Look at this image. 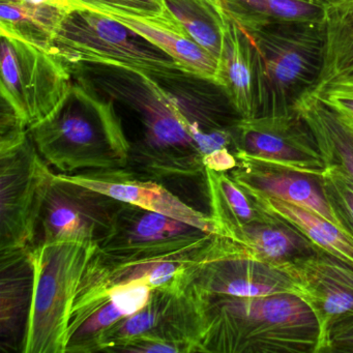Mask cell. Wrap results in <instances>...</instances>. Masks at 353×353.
Instances as JSON below:
<instances>
[{
	"label": "cell",
	"mask_w": 353,
	"mask_h": 353,
	"mask_svg": "<svg viewBox=\"0 0 353 353\" xmlns=\"http://www.w3.org/2000/svg\"><path fill=\"white\" fill-rule=\"evenodd\" d=\"M98 65L90 71L102 90L129 107L141 123V138L131 144L128 168L157 181L205 174L201 152L176 97L143 72Z\"/></svg>",
	"instance_id": "6da1fadb"
},
{
	"label": "cell",
	"mask_w": 353,
	"mask_h": 353,
	"mask_svg": "<svg viewBox=\"0 0 353 353\" xmlns=\"http://www.w3.org/2000/svg\"><path fill=\"white\" fill-rule=\"evenodd\" d=\"M320 327L299 295L205 294L203 352L317 353Z\"/></svg>",
	"instance_id": "7a4b0ae2"
},
{
	"label": "cell",
	"mask_w": 353,
	"mask_h": 353,
	"mask_svg": "<svg viewBox=\"0 0 353 353\" xmlns=\"http://www.w3.org/2000/svg\"><path fill=\"white\" fill-rule=\"evenodd\" d=\"M28 133L61 174L129 167L131 142L112 99L104 100L83 83L72 84L57 109Z\"/></svg>",
	"instance_id": "3957f363"
},
{
	"label": "cell",
	"mask_w": 353,
	"mask_h": 353,
	"mask_svg": "<svg viewBox=\"0 0 353 353\" xmlns=\"http://www.w3.org/2000/svg\"><path fill=\"white\" fill-rule=\"evenodd\" d=\"M245 32L257 61V117L291 112L319 79L325 23L286 22Z\"/></svg>",
	"instance_id": "277c9868"
},
{
	"label": "cell",
	"mask_w": 353,
	"mask_h": 353,
	"mask_svg": "<svg viewBox=\"0 0 353 353\" xmlns=\"http://www.w3.org/2000/svg\"><path fill=\"white\" fill-rule=\"evenodd\" d=\"M49 52L67 65H113L143 72L158 80L196 77L135 30L85 8L68 12Z\"/></svg>",
	"instance_id": "5b68a950"
},
{
	"label": "cell",
	"mask_w": 353,
	"mask_h": 353,
	"mask_svg": "<svg viewBox=\"0 0 353 353\" xmlns=\"http://www.w3.org/2000/svg\"><path fill=\"white\" fill-rule=\"evenodd\" d=\"M98 245L78 241L32 247L34 287L23 353H65L78 287Z\"/></svg>",
	"instance_id": "8992f818"
},
{
	"label": "cell",
	"mask_w": 353,
	"mask_h": 353,
	"mask_svg": "<svg viewBox=\"0 0 353 353\" xmlns=\"http://www.w3.org/2000/svg\"><path fill=\"white\" fill-rule=\"evenodd\" d=\"M53 177L30 134L17 145L0 150V250L36 245Z\"/></svg>",
	"instance_id": "52a82bcc"
},
{
	"label": "cell",
	"mask_w": 353,
	"mask_h": 353,
	"mask_svg": "<svg viewBox=\"0 0 353 353\" xmlns=\"http://www.w3.org/2000/svg\"><path fill=\"white\" fill-rule=\"evenodd\" d=\"M0 36V96L32 127L50 115L69 92V67L49 51Z\"/></svg>",
	"instance_id": "ba28073f"
},
{
	"label": "cell",
	"mask_w": 353,
	"mask_h": 353,
	"mask_svg": "<svg viewBox=\"0 0 353 353\" xmlns=\"http://www.w3.org/2000/svg\"><path fill=\"white\" fill-rule=\"evenodd\" d=\"M205 294L189 280L154 289L148 305L105 334L101 351L117 343L148 339L179 345L185 352H203Z\"/></svg>",
	"instance_id": "9c48e42d"
},
{
	"label": "cell",
	"mask_w": 353,
	"mask_h": 353,
	"mask_svg": "<svg viewBox=\"0 0 353 353\" xmlns=\"http://www.w3.org/2000/svg\"><path fill=\"white\" fill-rule=\"evenodd\" d=\"M200 292L218 296L252 297L294 293L299 288L281 266L258 259L245 245L216 235L203 257L188 272Z\"/></svg>",
	"instance_id": "30bf717a"
},
{
	"label": "cell",
	"mask_w": 353,
	"mask_h": 353,
	"mask_svg": "<svg viewBox=\"0 0 353 353\" xmlns=\"http://www.w3.org/2000/svg\"><path fill=\"white\" fill-rule=\"evenodd\" d=\"M216 235L171 216L123 203L110 234L98 248L121 261L161 259L194 253Z\"/></svg>",
	"instance_id": "8fae6325"
},
{
	"label": "cell",
	"mask_w": 353,
	"mask_h": 353,
	"mask_svg": "<svg viewBox=\"0 0 353 353\" xmlns=\"http://www.w3.org/2000/svg\"><path fill=\"white\" fill-rule=\"evenodd\" d=\"M123 202L54 174L41 210L38 243L99 245L112 230ZM39 234V232H38Z\"/></svg>",
	"instance_id": "7c38bea8"
},
{
	"label": "cell",
	"mask_w": 353,
	"mask_h": 353,
	"mask_svg": "<svg viewBox=\"0 0 353 353\" xmlns=\"http://www.w3.org/2000/svg\"><path fill=\"white\" fill-rule=\"evenodd\" d=\"M235 154L322 175L326 164L309 125L296 110L276 117L239 119Z\"/></svg>",
	"instance_id": "4fadbf2b"
},
{
	"label": "cell",
	"mask_w": 353,
	"mask_h": 353,
	"mask_svg": "<svg viewBox=\"0 0 353 353\" xmlns=\"http://www.w3.org/2000/svg\"><path fill=\"white\" fill-rule=\"evenodd\" d=\"M280 266L315 314L320 327V346L330 324L353 313V262L319 250L313 255Z\"/></svg>",
	"instance_id": "5bb4252c"
},
{
	"label": "cell",
	"mask_w": 353,
	"mask_h": 353,
	"mask_svg": "<svg viewBox=\"0 0 353 353\" xmlns=\"http://www.w3.org/2000/svg\"><path fill=\"white\" fill-rule=\"evenodd\" d=\"M90 189L102 192L123 203L159 212L193 225L212 234H220L210 214H205L181 201L157 179L144 176L129 168L86 171L76 174H61Z\"/></svg>",
	"instance_id": "9a60e30c"
},
{
	"label": "cell",
	"mask_w": 353,
	"mask_h": 353,
	"mask_svg": "<svg viewBox=\"0 0 353 353\" xmlns=\"http://www.w3.org/2000/svg\"><path fill=\"white\" fill-rule=\"evenodd\" d=\"M235 156L237 166L228 173L243 189L256 195L276 198L307 208L340 227L326 200L321 175L279 166L241 154Z\"/></svg>",
	"instance_id": "2e32d148"
},
{
	"label": "cell",
	"mask_w": 353,
	"mask_h": 353,
	"mask_svg": "<svg viewBox=\"0 0 353 353\" xmlns=\"http://www.w3.org/2000/svg\"><path fill=\"white\" fill-rule=\"evenodd\" d=\"M34 287L32 248L0 250L1 348L23 349Z\"/></svg>",
	"instance_id": "e0dca14e"
},
{
	"label": "cell",
	"mask_w": 353,
	"mask_h": 353,
	"mask_svg": "<svg viewBox=\"0 0 353 353\" xmlns=\"http://www.w3.org/2000/svg\"><path fill=\"white\" fill-rule=\"evenodd\" d=\"M216 85L222 88L241 119L258 115L257 61L249 34L228 18Z\"/></svg>",
	"instance_id": "ac0fdd59"
},
{
	"label": "cell",
	"mask_w": 353,
	"mask_h": 353,
	"mask_svg": "<svg viewBox=\"0 0 353 353\" xmlns=\"http://www.w3.org/2000/svg\"><path fill=\"white\" fill-rule=\"evenodd\" d=\"M268 212L266 218L245 225L231 239L245 245L258 259L278 266L319 251L294 225Z\"/></svg>",
	"instance_id": "d6986e66"
},
{
	"label": "cell",
	"mask_w": 353,
	"mask_h": 353,
	"mask_svg": "<svg viewBox=\"0 0 353 353\" xmlns=\"http://www.w3.org/2000/svg\"><path fill=\"white\" fill-rule=\"evenodd\" d=\"M295 110L315 136L326 166H336L353 181V121L307 92Z\"/></svg>",
	"instance_id": "ffe728a7"
},
{
	"label": "cell",
	"mask_w": 353,
	"mask_h": 353,
	"mask_svg": "<svg viewBox=\"0 0 353 353\" xmlns=\"http://www.w3.org/2000/svg\"><path fill=\"white\" fill-rule=\"evenodd\" d=\"M75 7L85 8V9L99 12L103 15L108 16L125 24L128 28H132L144 38L148 39L152 44L164 50L167 54L176 59L192 75L216 84L218 59H214L210 52L204 50L202 47L188 39L187 37L171 32L166 28L152 26L139 18H136L135 16L130 15L114 8L85 5L74 6L73 8Z\"/></svg>",
	"instance_id": "44dd1931"
},
{
	"label": "cell",
	"mask_w": 353,
	"mask_h": 353,
	"mask_svg": "<svg viewBox=\"0 0 353 353\" xmlns=\"http://www.w3.org/2000/svg\"><path fill=\"white\" fill-rule=\"evenodd\" d=\"M323 68L312 94L339 83L353 84V0H325Z\"/></svg>",
	"instance_id": "7402d4cb"
},
{
	"label": "cell",
	"mask_w": 353,
	"mask_h": 353,
	"mask_svg": "<svg viewBox=\"0 0 353 353\" xmlns=\"http://www.w3.org/2000/svg\"><path fill=\"white\" fill-rule=\"evenodd\" d=\"M245 30L286 22L325 23V0H216Z\"/></svg>",
	"instance_id": "603a6c76"
},
{
	"label": "cell",
	"mask_w": 353,
	"mask_h": 353,
	"mask_svg": "<svg viewBox=\"0 0 353 353\" xmlns=\"http://www.w3.org/2000/svg\"><path fill=\"white\" fill-rule=\"evenodd\" d=\"M204 176L210 198V216L222 236L232 239L245 225L270 214L228 172L205 169Z\"/></svg>",
	"instance_id": "cb8c5ba5"
},
{
	"label": "cell",
	"mask_w": 353,
	"mask_h": 353,
	"mask_svg": "<svg viewBox=\"0 0 353 353\" xmlns=\"http://www.w3.org/2000/svg\"><path fill=\"white\" fill-rule=\"evenodd\" d=\"M69 11L57 6L1 0L0 34L49 51L55 34Z\"/></svg>",
	"instance_id": "d4e9b609"
},
{
	"label": "cell",
	"mask_w": 353,
	"mask_h": 353,
	"mask_svg": "<svg viewBox=\"0 0 353 353\" xmlns=\"http://www.w3.org/2000/svg\"><path fill=\"white\" fill-rule=\"evenodd\" d=\"M185 37L216 59L222 54L228 17L216 0H162Z\"/></svg>",
	"instance_id": "484cf974"
},
{
	"label": "cell",
	"mask_w": 353,
	"mask_h": 353,
	"mask_svg": "<svg viewBox=\"0 0 353 353\" xmlns=\"http://www.w3.org/2000/svg\"><path fill=\"white\" fill-rule=\"evenodd\" d=\"M250 194L264 208L294 225L320 250L353 262V237L334 223L301 206L276 198Z\"/></svg>",
	"instance_id": "4316f807"
},
{
	"label": "cell",
	"mask_w": 353,
	"mask_h": 353,
	"mask_svg": "<svg viewBox=\"0 0 353 353\" xmlns=\"http://www.w3.org/2000/svg\"><path fill=\"white\" fill-rule=\"evenodd\" d=\"M326 200L341 229L353 237V181L336 166H326L321 175Z\"/></svg>",
	"instance_id": "83f0119b"
},
{
	"label": "cell",
	"mask_w": 353,
	"mask_h": 353,
	"mask_svg": "<svg viewBox=\"0 0 353 353\" xmlns=\"http://www.w3.org/2000/svg\"><path fill=\"white\" fill-rule=\"evenodd\" d=\"M74 6H105L121 10L154 26L166 28L185 37L176 20L169 13L162 0H70Z\"/></svg>",
	"instance_id": "f1b7e54d"
},
{
	"label": "cell",
	"mask_w": 353,
	"mask_h": 353,
	"mask_svg": "<svg viewBox=\"0 0 353 353\" xmlns=\"http://www.w3.org/2000/svg\"><path fill=\"white\" fill-rule=\"evenodd\" d=\"M28 127L14 107L0 97V150H8L23 141Z\"/></svg>",
	"instance_id": "f546056e"
},
{
	"label": "cell",
	"mask_w": 353,
	"mask_h": 353,
	"mask_svg": "<svg viewBox=\"0 0 353 353\" xmlns=\"http://www.w3.org/2000/svg\"><path fill=\"white\" fill-rule=\"evenodd\" d=\"M353 352V313L330 324L317 353Z\"/></svg>",
	"instance_id": "4dcf8cb0"
},
{
	"label": "cell",
	"mask_w": 353,
	"mask_h": 353,
	"mask_svg": "<svg viewBox=\"0 0 353 353\" xmlns=\"http://www.w3.org/2000/svg\"><path fill=\"white\" fill-rule=\"evenodd\" d=\"M313 94L353 121V84H334Z\"/></svg>",
	"instance_id": "1f68e13d"
},
{
	"label": "cell",
	"mask_w": 353,
	"mask_h": 353,
	"mask_svg": "<svg viewBox=\"0 0 353 353\" xmlns=\"http://www.w3.org/2000/svg\"><path fill=\"white\" fill-rule=\"evenodd\" d=\"M26 3H34V5H51L63 9L72 10V5L70 0H22Z\"/></svg>",
	"instance_id": "d6a6232c"
}]
</instances>
